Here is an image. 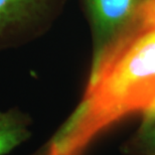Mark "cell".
<instances>
[{
    "label": "cell",
    "instance_id": "7a4b0ae2",
    "mask_svg": "<svg viewBox=\"0 0 155 155\" xmlns=\"http://www.w3.org/2000/svg\"><path fill=\"white\" fill-rule=\"evenodd\" d=\"M145 0H86L94 35L93 58L125 28Z\"/></svg>",
    "mask_w": 155,
    "mask_h": 155
},
{
    "label": "cell",
    "instance_id": "5b68a950",
    "mask_svg": "<svg viewBox=\"0 0 155 155\" xmlns=\"http://www.w3.org/2000/svg\"><path fill=\"white\" fill-rule=\"evenodd\" d=\"M126 155H155V117H143L138 130L123 144Z\"/></svg>",
    "mask_w": 155,
    "mask_h": 155
},
{
    "label": "cell",
    "instance_id": "277c9868",
    "mask_svg": "<svg viewBox=\"0 0 155 155\" xmlns=\"http://www.w3.org/2000/svg\"><path fill=\"white\" fill-rule=\"evenodd\" d=\"M39 0H0V35L28 19Z\"/></svg>",
    "mask_w": 155,
    "mask_h": 155
},
{
    "label": "cell",
    "instance_id": "3957f363",
    "mask_svg": "<svg viewBox=\"0 0 155 155\" xmlns=\"http://www.w3.org/2000/svg\"><path fill=\"white\" fill-rule=\"evenodd\" d=\"M29 119L16 110L0 111V155H6L31 136Z\"/></svg>",
    "mask_w": 155,
    "mask_h": 155
},
{
    "label": "cell",
    "instance_id": "8992f818",
    "mask_svg": "<svg viewBox=\"0 0 155 155\" xmlns=\"http://www.w3.org/2000/svg\"><path fill=\"white\" fill-rule=\"evenodd\" d=\"M143 117H155V99L151 104V106L148 108V110L143 113Z\"/></svg>",
    "mask_w": 155,
    "mask_h": 155
},
{
    "label": "cell",
    "instance_id": "6da1fadb",
    "mask_svg": "<svg viewBox=\"0 0 155 155\" xmlns=\"http://www.w3.org/2000/svg\"><path fill=\"white\" fill-rule=\"evenodd\" d=\"M155 99V0L93 58L85 94L39 155H83L105 130L145 113Z\"/></svg>",
    "mask_w": 155,
    "mask_h": 155
}]
</instances>
